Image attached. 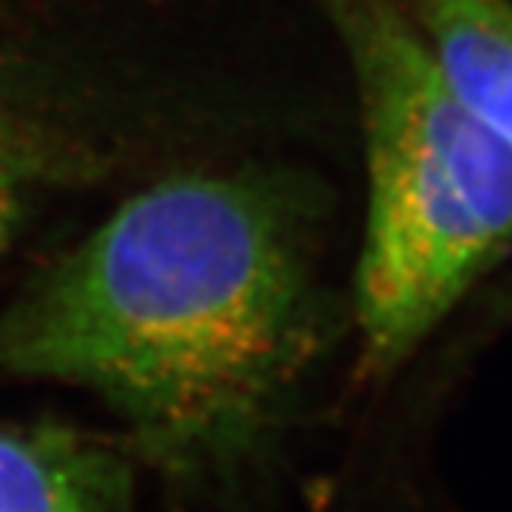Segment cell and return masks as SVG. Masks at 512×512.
<instances>
[{
    "label": "cell",
    "instance_id": "2",
    "mask_svg": "<svg viewBox=\"0 0 512 512\" xmlns=\"http://www.w3.org/2000/svg\"><path fill=\"white\" fill-rule=\"evenodd\" d=\"M362 114L359 373L390 376L512 251V148L436 69L399 0H322Z\"/></svg>",
    "mask_w": 512,
    "mask_h": 512
},
{
    "label": "cell",
    "instance_id": "1",
    "mask_svg": "<svg viewBox=\"0 0 512 512\" xmlns=\"http://www.w3.org/2000/svg\"><path fill=\"white\" fill-rule=\"evenodd\" d=\"M328 342L316 202L256 168L148 185L0 311V373L97 396L191 490L268 456Z\"/></svg>",
    "mask_w": 512,
    "mask_h": 512
},
{
    "label": "cell",
    "instance_id": "6",
    "mask_svg": "<svg viewBox=\"0 0 512 512\" xmlns=\"http://www.w3.org/2000/svg\"><path fill=\"white\" fill-rule=\"evenodd\" d=\"M510 305H512V293H510Z\"/></svg>",
    "mask_w": 512,
    "mask_h": 512
},
{
    "label": "cell",
    "instance_id": "3",
    "mask_svg": "<svg viewBox=\"0 0 512 512\" xmlns=\"http://www.w3.org/2000/svg\"><path fill=\"white\" fill-rule=\"evenodd\" d=\"M123 458L57 424H0V512H126Z\"/></svg>",
    "mask_w": 512,
    "mask_h": 512
},
{
    "label": "cell",
    "instance_id": "4",
    "mask_svg": "<svg viewBox=\"0 0 512 512\" xmlns=\"http://www.w3.org/2000/svg\"><path fill=\"white\" fill-rule=\"evenodd\" d=\"M458 100L512 148V0H399Z\"/></svg>",
    "mask_w": 512,
    "mask_h": 512
},
{
    "label": "cell",
    "instance_id": "5",
    "mask_svg": "<svg viewBox=\"0 0 512 512\" xmlns=\"http://www.w3.org/2000/svg\"><path fill=\"white\" fill-rule=\"evenodd\" d=\"M12 66L0 57V251L23 225L29 205L52 180L57 146L32 120V111L20 106L12 89Z\"/></svg>",
    "mask_w": 512,
    "mask_h": 512
}]
</instances>
